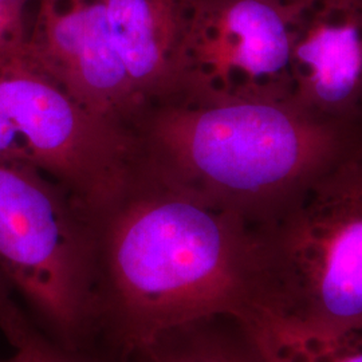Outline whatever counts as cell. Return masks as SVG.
Wrapping results in <instances>:
<instances>
[{
	"label": "cell",
	"mask_w": 362,
	"mask_h": 362,
	"mask_svg": "<svg viewBox=\"0 0 362 362\" xmlns=\"http://www.w3.org/2000/svg\"><path fill=\"white\" fill-rule=\"evenodd\" d=\"M97 227V332L122 357L182 325L257 311L263 233L240 216L140 175Z\"/></svg>",
	"instance_id": "obj_1"
},
{
	"label": "cell",
	"mask_w": 362,
	"mask_h": 362,
	"mask_svg": "<svg viewBox=\"0 0 362 362\" xmlns=\"http://www.w3.org/2000/svg\"><path fill=\"white\" fill-rule=\"evenodd\" d=\"M132 130L140 175L257 228L281 219L326 172L362 149L361 119L315 116L284 103L143 105Z\"/></svg>",
	"instance_id": "obj_2"
},
{
	"label": "cell",
	"mask_w": 362,
	"mask_h": 362,
	"mask_svg": "<svg viewBox=\"0 0 362 362\" xmlns=\"http://www.w3.org/2000/svg\"><path fill=\"white\" fill-rule=\"evenodd\" d=\"M262 233L254 315L362 333V149L326 172Z\"/></svg>",
	"instance_id": "obj_3"
},
{
	"label": "cell",
	"mask_w": 362,
	"mask_h": 362,
	"mask_svg": "<svg viewBox=\"0 0 362 362\" xmlns=\"http://www.w3.org/2000/svg\"><path fill=\"white\" fill-rule=\"evenodd\" d=\"M0 274L52 341L97 332V214L34 169L0 163Z\"/></svg>",
	"instance_id": "obj_4"
},
{
	"label": "cell",
	"mask_w": 362,
	"mask_h": 362,
	"mask_svg": "<svg viewBox=\"0 0 362 362\" xmlns=\"http://www.w3.org/2000/svg\"><path fill=\"white\" fill-rule=\"evenodd\" d=\"M0 163L37 170L97 215L141 168L132 130L78 104L26 58L0 69Z\"/></svg>",
	"instance_id": "obj_5"
},
{
	"label": "cell",
	"mask_w": 362,
	"mask_h": 362,
	"mask_svg": "<svg viewBox=\"0 0 362 362\" xmlns=\"http://www.w3.org/2000/svg\"><path fill=\"white\" fill-rule=\"evenodd\" d=\"M308 1L194 0L170 97L200 103L291 100L293 37Z\"/></svg>",
	"instance_id": "obj_6"
},
{
	"label": "cell",
	"mask_w": 362,
	"mask_h": 362,
	"mask_svg": "<svg viewBox=\"0 0 362 362\" xmlns=\"http://www.w3.org/2000/svg\"><path fill=\"white\" fill-rule=\"evenodd\" d=\"M26 61L78 104L132 130L141 105L110 37L105 0H38Z\"/></svg>",
	"instance_id": "obj_7"
},
{
	"label": "cell",
	"mask_w": 362,
	"mask_h": 362,
	"mask_svg": "<svg viewBox=\"0 0 362 362\" xmlns=\"http://www.w3.org/2000/svg\"><path fill=\"white\" fill-rule=\"evenodd\" d=\"M291 101L315 116L362 118V0H309L291 46Z\"/></svg>",
	"instance_id": "obj_8"
},
{
	"label": "cell",
	"mask_w": 362,
	"mask_h": 362,
	"mask_svg": "<svg viewBox=\"0 0 362 362\" xmlns=\"http://www.w3.org/2000/svg\"><path fill=\"white\" fill-rule=\"evenodd\" d=\"M110 37L140 105L170 97L194 0H105Z\"/></svg>",
	"instance_id": "obj_9"
},
{
	"label": "cell",
	"mask_w": 362,
	"mask_h": 362,
	"mask_svg": "<svg viewBox=\"0 0 362 362\" xmlns=\"http://www.w3.org/2000/svg\"><path fill=\"white\" fill-rule=\"evenodd\" d=\"M130 362H269L246 320L214 315L175 327L127 357Z\"/></svg>",
	"instance_id": "obj_10"
},
{
	"label": "cell",
	"mask_w": 362,
	"mask_h": 362,
	"mask_svg": "<svg viewBox=\"0 0 362 362\" xmlns=\"http://www.w3.org/2000/svg\"><path fill=\"white\" fill-rule=\"evenodd\" d=\"M246 321L269 362H362V333L302 327L264 314Z\"/></svg>",
	"instance_id": "obj_11"
},
{
	"label": "cell",
	"mask_w": 362,
	"mask_h": 362,
	"mask_svg": "<svg viewBox=\"0 0 362 362\" xmlns=\"http://www.w3.org/2000/svg\"><path fill=\"white\" fill-rule=\"evenodd\" d=\"M30 25L28 7L0 4V69L25 61Z\"/></svg>",
	"instance_id": "obj_12"
},
{
	"label": "cell",
	"mask_w": 362,
	"mask_h": 362,
	"mask_svg": "<svg viewBox=\"0 0 362 362\" xmlns=\"http://www.w3.org/2000/svg\"><path fill=\"white\" fill-rule=\"evenodd\" d=\"M13 349V356L3 362H97L82 350L61 346L37 329Z\"/></svg>",
	"instance_id": "obj_13"
},
{
	"label": "cell",
	"mask_w": 362,
	"mask_h": 362,
	"mask_svg": "<svg viewBox=\"0 0 362 362\" xmlns=\"http://www.w3.org/2000/svg\"><path fill=\"white\" fill-rule=\"evenodd\" d=\"M35 326L27 320L25 311L19 309L13 293L0 274V330L8 344L15 348L34 332Z\"/></svg>",
	"instance_id": "obj_14"
},
{
	"label": "cell",
	"mask_w": 362,
	"mask_h": 362,
	"mask_svg": "<svg viewBox=\"0 0 362 362\" xmlns=\"http://www.w3.org/2000/svg\"><path fill=\"white\" fill-rule=\"evenodd\" d=\"M38 0H0V4L6 6H25L30 7L31 4H37Z\"/></svg>",
	"instance_id": "obj_15"
},
{
	"label": "cell",
	"mask_w": 362,
	"mask_h": 362,
	"mask_svg": "<svg viewBox=\"0 0 362 362\" xmlns=\"http://www.w3.org/2000/svg\"><path fill=\"white\" fill-rule=\"evenodd\" d=\"M0 362H3V361H0Z\"/></svg>",
	"instance_id": "obj_16"
}]
</instances>
